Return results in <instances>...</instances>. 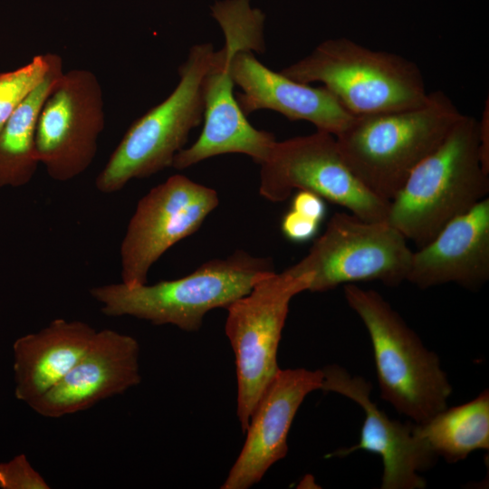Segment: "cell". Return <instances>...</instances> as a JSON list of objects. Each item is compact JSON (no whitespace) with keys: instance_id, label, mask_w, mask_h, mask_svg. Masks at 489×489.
<instances>
[{"instance_id":"obj_1","label":"cell","mask_w":489,"mask_h":489,"mask_svg":"<svg viewBox=\"0 0 489 489\" xmlns=\"http://www.w3.org/2000/svg\"><path fill=\"white\" fill-rule=\"evenodd\" d=\"M462 115L443 91H435L418 107L354 117L335 138L359 180L389 202Z\"/></svg>"},{"instance_id":"obj_2","label":"cell","mask_w":489,"mask_h":489,"mask_svg":"<svg viewBox=\"0 0 489 489\" xmlns=\"http://www.w3.org/2000/svg\"><path fill=\"white\" fill-rule=\"evenodd\" d=\"M488 193L489 173L480 158L478 120L463 114L389 201L387 221L420 247Z\"/></svg>"},{"instance_id":"obj_3","label":"cell","mask_w":489,"mask_h":489,"mask_svg":"<svg viewBox=\"0 0 489 489\" xmlns=\"http://www.w3.org/2000/svg\"><path fill=\"white\" fill-rule=\"evenodd\" d=\"M273 272L271 259L239 250L207 261L178 279L135 286L110 283L93 287L90 293L107 316H131L154 325L197 331L208 312L226 309Z\"/></svg>"},{"instance_id":"obj_4","label":"cell","mask_w":489,"mask_h":489,"mask_svg":"<svg viewBox=\"0 0 489 489\" xmlns=\"http://www.w3.org/2000/svg\"><path fill=\"white\" fill-rule=\"evenodd\" d=\"M212 15L225 35V44L214 52L203 79V129L198 139L174 158L172 166L184 169L206 158L227 153L249 156L261 164L276 139L273 133L253 127L234 94L231 62L241 50L262 53L264 14L250 0H223L211 6Z\"/></svg>"},{"instance_id":"obj_5","label":"cell","mask_w":489,"mask_h":489,"mask_svg":"<svg viewBox=\"0 0 489 489\" xmlns=\"http://www.w3.org/2000/svg\"><path fill=\"white\" fill-rule=\"evenodd\" d=\"M344 296L370 338L381 398L417 424L447 408L452 387L439 358L398 312L355 283L344 285Z\"/></svg>"},{"instance_id":"obj_6","label":"cell","mask_w":489,"mask_h":489,"mask_svg":"<svg viewBox=\"0 0 489 489\" xmlns=\"http://www.w3.org/2000/svg\"><path fill=\"white\" fill-rule=\"evenodd\" d=\"M280 72L300 83H322L354 117L418 107L429 93L412 61L344 37L321 42Z\"/></svg>"},{"instance_id":"obj_7","label":"cell","mask_w":489,"mask_h":489,"mask_svg":"<svg viewBox=\"0 0 489 489\" xmlns=\"http://www.w3.org/2000/svg\"><path fill=\"white\" fill-rule=\"evenodd\" d=\"M214 52L208 43L190 48L178 69L177 87L129 126L97 176L99 191L117 192L131 179L144 178L172 166L191 130L203 121V79Z\"/></svg>"},{"instance_id":"obj_8","label":"cell","mask_w":489,"mask_h":489,"mask_svg":"<svg viewBox=\"0 0 489 489\" xmlns=\"http://www.w3.org/2000/svg\"><path fill=\"white\" fill-rule=\"evenodd\" d=\"M312 273L285 269L258 281L227 308L225 335L235 359L236 416L243 432L280 368L277 350L292 299L308 291Z\"/></svg>"},{"instance_id":"obj_9","label":"cell","mask_w":489,"mask_h":489,"mask_svg":"<svg viewBox=\"0 0 489 489\" xmlns=\"http://www.w3.org/2000/svg\"><path fill=\"white\" fill-rule=\"evenodd\" d=\"M407 241L388 221L337 212L308 254L289 269L312 273L308 291L313 292L363 281L398 285L407 279L413 253Z\"/></svg>"},{"instance_id":"obj_10","label":"cell","mask_w":489,"mask_h":489,"mask_svg":"<svg viewBox=\"0 0 489 489\" xmlns=\"http://www.w3.org/2000/svg\"><path fill=\"white\" fill-rule=\"evenodd\" d=\"M259 193L277 203L294 189L312 191L367 221H387L389 202L369 190L342 158L334 135L322 130L273 146L260 164Z\"/></svg>"},{"instance_id":"obj_11","label":"cell","mask_w":489,"mask_h":489,"mask_svg":"<svg viewBox=\"0 0 489 489\" xmlns=\"http://www.w3.org/2000/svg\"><path fill=\"white\" fill-rule=\"evenodd\" d=\"M102 89L86 69L57 79L40 110L35 129L39 162L49 177L66 182L91 165L105 126Z\"/></svg>"},{"instance_id":"obj_12","label":"cell","mask_w":489,"mask_h":489,"mask_svg":"<svg viewBox=\"0 0 489 489\" xmlns=\"http://www.w3.org/2000/svg\"><path fill=\"white\" fill-rule=\"evenodd\" d=\"M218 203L215 189L180 174L151 188L139 201L121 241V283H146L152 265L197 232Z\"/></svg>"},{"instance_id":"obj_13","label":"cell","mask_w":489,"mask_h":489,"mask_svg":"<svg viewBox=\"0 0 489 489\" xmlns=\"http://www.w3.org/2000/svg\"><path fill=\"white\" fill-rule=\"evenodd\" d=\"M321 390L342 395L356 402L365 418L358 444L337 449L330 456L344 457L363 450L382 459L381 489H423L427 486L419 472L435 464L436 456L417 436L414 422L401 423L389 418L370 398L372 386L360 376L331 364L322 369Z\"/></svg>"},{"instance_id":"obj_14","label":"cell","mask_w":489,"mask_h":489,"mask_svg":"<svg viewBox=\"0 0 489 489\" xmlns=\"http://www.w3.org/2000/svg\"><path fill=\"white\" fill-rule=\"evenodd\" d=\"M139 345L128 334L104 329L52 388L28 406L38 415L60 418L86 410L139 384Z\"/></svg>"},{"instance_id":"obj_15","label":"cell","mask_w":489,"mask_h":489,"mask_svg":"<svg viewBox=\"0 0 489 489\" xmlns=\"http://www.w3.org/2000/svg\"><path fill=\"white\" fill-rule=\"evenodd\" d=\"M321 369L278 371L256 404L245 441L222 489H248L288 452L287 437L293 418L308 394L321 388Z\"/></svg>"},{"instance_id":"obj_16","label":"cell","mask_w":489,"mask_h":489,"mask_svg":"<svg viewBox=\"0 0 489 489\" xmlns=\"http://www.w3.org/2000/svg\"><path fill=\"white\" fill-rule=\"evenodd\" d=\"M231 75L242 92L235 98L243 113L268 109L290 120H305L318 130L334 136L352 120L350 114L324 86L297 82L262 64L252 51H238L231 62Z\"/></svg>"},{"instance_id":"obj_17","label":"cell","mask_w":489,"mask_h":489,"mask_svg":"<svg viewBox=\"0 0 489 489\" xmlns=\"http://www.w3.org/2000/svg\"><path fill=\"white\" fill-rule=\"evenodd\" d=\"M489 278V198L453 218L412 253L406 281L425 289L455 283L474 289Z\"/></svg>"},{"instance_id":"obj_18","label":"cell","mask_w":489,"mask_h":489,"mask_svg":"<svg viewBox=\"0 0 489 489\" xmlns=\"http://www.w3.org/2000/svg\"><path fill=\"white\" fill-rule=\"evenodd\" d=\"M96 330L81 321L58 318L14 345V394L27 405L57 384L78 362Z\"/></svg>"},{"instance_id":"obj_19","label":"cell","mask_w":489,"mask_h":489,"mask_svg":"<svg viewBox=\"0 0 489 489\" xmlns=\"http://www.w3.org/2000/svg\"><path fill=\"white\" fill-rule=\"evenodd\" d=\"M63 73L62 60L54 53L45 79L25 98L0 131V187L29 183L40 164L35 129L44 101Z\"/></svg>"},{"instance_id":"obj_20","label":"cell","mask_w":489,"mask_h":489,"mask_svg":"<svg viewBox=\"0 0 489 489\" xmlns=\"http://www.w3.org/2000/svg\"><path fill=\"white\" fill-rule=\"evenodd\" d=\"M417 436L437 457L453 464L476 450L489 448V392L473 400L446 408L427 421L414 423Z\"/></svg>"},{"instance_id":"obj_21","label":"cell","mask_w":489,"mask_h":489,"mask_svg":"<svg viewBox=\"0 0 489 489\" xmlns=\"http://www.w3.org/2000/svg\"><path fill=\"white\" fill-rule=\"evenodd\" d=\"M54 53L35 55L28 63L0 72V131L25 98L45 79Z\"/></svg>"},{"instance_id":"obj_22","label":"cell","mask_w":489,"mask_h":489,"mask_svg":"<svg viewBox=\"0 0 489 489\" xmlns=\"http://www.w3.org/2000/svg\"><path fill=\"white\" fill-rule=\"evenodd\" d=\"M0 488L50 489V485L26 455L21 454L8 462L0 463Z\"/></svg>"},{"instance_id":"obj_23","label":"cell","mask_w":489,"mask_h":489,"mask_svg":"<svg viewBox=\"0 0 489 489\" xmlns=\"http://www.w3.org/2000/svg\"><path fill=\"white\" fill-rule=\"evenodd\" d=\"M321 224L289 209L282 217L283 236L292 243H306L317 236Z\"/></svg>"},{"instance_id":"obj_24","label":"cell","mask_w":489,"mask_h":489,"mask_svg":"<svg viewBox=\"0 0 489 489\" xmlns=\"http://www.w3.org/2000/svg\"><path fill=\"white\" fill-rule=\"evenodd\" d=\"M291 209L320 224L325 218V200L319 195L305 189H298L291 200Z\"/></svg>"},{"instance_id":"obj_25","label":"cell","mask_w":489,"mask_h":489,"mask_svg":"<svg viewBox=\"0 0 489 489\" xmlns=\"http://www.w3.org/2000/svg\"><path fill=\"white\" fill-rule=\"evenodd\" d=\"M479 151L482 166L489 173V100L486 99L481 119L478 120Z\"/></svg>"}]
</instances>
